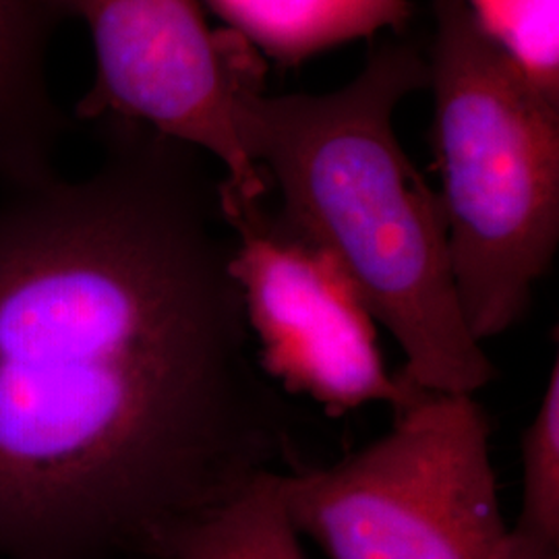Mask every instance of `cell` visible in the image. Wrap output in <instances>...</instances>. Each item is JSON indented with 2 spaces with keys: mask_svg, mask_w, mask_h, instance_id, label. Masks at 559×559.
<instances>
[{
  "mask_svg": "<svg viewBox=\"0 0 559 559\" xmlns=\"http://www.w3.org/2000/svg\"><path fill=\"white\" fill-rule=\"evenodd\" d=\"M203 4L258 52L286 64L385 27L400 29L413 15L408 0H203Z\"/></svg>",
  "mask_w": 559,
  "mask_h": 559,
  "instance_id": "cell-8",
  "label": "cell"
},
{
  "mask_svg": "<svg viewBox=\"0 0 559 559\" xmlns=\"http://www.w3.org/2000/svg\"><path fill=\"white\" fill-rule=\"evenodd\" d=\"M154 559H179V558H170V556H158V558Z\"/></svg>",
  "mask_w": 559,
  "mask_h": 559,
  "instance_id": "cell-12",
  "label": "cell"
},
{
  "mask_svg": "<svg viewBox=\"0 0 559 559\" xmlns=\"http://www.w3.org/2000/svg\"><path fill=\"white\" fill-rule=\"evenodd\" d=\"M433 7L438 195L460 307L485 344L524 318L558 251L559 98L483 34L466 0Z\"/></svg>",
  "mask_w": 559,
  "mask_h": 559,
  "instance_id": "cell-3",
  "label": "cell"
},
{
  "mask_svg": "<svg viewBox=\"0 0 559 559\" xmlns=\"http://www.w3.org/2000/svg\"><path fill=\"white\" fill-rule=\"evenodd\" d=\"M483 34L551 98H559V0H466Z\"/></svg>",
  "mask_w": 559,
  "mask_h": 559,
  "instance_id": "cell-11",
  "label": "cell"
},
{
  "mask_svg": "<svg viewBox=\"0 0 559 559\" xmlns=\"http://www.w3.org/2000/svg\"><path fill=\"white\" fill-rule=\"evenodd\" d=\"M96 122L90 175L0 193V559H143L300 468L205 154Z\"/></svg>",
  "mask_w": 559,
  "mask_h": 559,
  "instance_id": "cell-1",
  "label": "cell"
},
{
  "mask_svg": "<svg viewBox=\"0 0 559 559\" xmlns=\"http://www.w3.org/2000/svg\"><path fill=\"white\" fill-rule=\"evenodd\" d=\"M94 41L96 75L78 104L83 120H133L224 168L230 200L267 198L237 129L245 87L265 81V62L233 29H212L203 0H62Z\"/></svg>",
  "mask_w": 559,
  "mask_h": 559,
  "instance_id": "cell-5",
  "label": "cell"
},
{
  "mask_svg": "<svg viewBox=\"0 0 559 559\" xmlns=\"http://www.w3.org/2000/svg\"><path fill=\"white\" fill-rule=\"evenodd\" d=\"M522 503L510 528V559H559V360L520 438Z\"/></svg>",
  "mask_w": 559,
  "mask_h": 559,
  "instance_id": "cell-10",
  "label": "cell"
},
{
  "mask_svg": "<svg viewBox=\"0 0 559 559\" xmlns=\"http://www.w3.org/2000/svg\"><path fill=\"white\" fill-rule=\"evenodd\" d=\"M429 85V62L388 41L359 78L328 96L242 90L240 143L278 212L332 255L376 323L404 353L402 380L425 392L475 396L496 365L473 336L452 274L440 195L408 160L394 108Z\"/></svg>",
  "mask_w": 559,
  "mask_h": 559,
  "instance_id": "cell-2",
  "label": "cell"
},
{
  "mask_svg": "<svg viewBox=\"0 0 559 559\" xmlns=\"http://www.w3.org/2000/svg\"><path fill=\"white\" fill-rule=\"evenodd\" d=\"M62 0H0V193L57 177L69 127L50 83Z\"/></svg>",
  "mask_w": 559,
  "mask_h": 559,
  "instance_id": "cell-7",
  "label": "cell"
},
{
  "mask_svg": "<svg viewBox=\"0 0 559 559\" xmlns=\"http://www.w3.org/2000/svg\"><path fill=\"white\" fill-rule=\"evenodd\" d=\"M280 477L263 475L185 522L170 540L173 554L182 559H305L282 506Z\"/></svg>",
  "mask_w": 559,
  "mask_h": 559,
  "instance_id": "cell-9",
  "label": "cell"
},
{
  "mask_svg": "<svg viewBox=\"0 0 559 559\" xmlns=\"http://www.w3.org/2000/svg\"><path fill=\"white\" fill-rule=\"evenodd\" d=\"M489 440L475 396L423 390L380 440L284 473L282 506L330 559H510Z\"/></svg>",
  "mask_w": 559,
  "mask_h": 559,
  "instance_id": "cell-4",
  "label": "cell"
},
{
  "mask_svg": "<svg viewBox=\"0 0 559 559\" xmlns=\"http://www.w3.org/2000/svg\"><path fill=\"white\" fill-rule=\"evenodd\" d=\"M235 247L230 274L265 378L340 417L381 402L392 411L420 388L392 376L378 323L344 270L265 200L222 195Z\"/></svg>",
  "mask_w": 559,
  "mask_h": 559,
  "instance_id": "cell-6",
  "label": "cell"
}]
</instances>
